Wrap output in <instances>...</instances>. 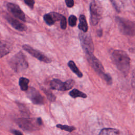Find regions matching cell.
<instances>
[{
    "label": "cell",
    "instance_id": "1",
    "mask_svg": "<svg viewBox=\"0 0 135 135\" xmlns=\"http://www.w3.org/2000/svg\"><path fill=\"white\" fill-rule=\"evenodd\" d=\"M111 59L117 69L124 75H127L130 66V60L123 51L115 50L111 54Z\"/></svg>",
    "mask_w": 135,
    "mask_h": 135
},
{
    "label": "cell",
    "instance_id": "2",
    "mask_svg": "<svg viewBox=\"0 0 135 135\" xmlns=\"http://www.w3.org/2000/svg\"><path fill=\"white\" fill-rule=\"evenodd\" d=\"M9 65L12 69L16 72L24 71L28 66L25 56L22 52H18L10 59Z\"/></svg>",
    "mask_w": 135,
    "mask_h": 135
},
{
    "label": "cell",
    "instance_id": "3",
    "mask_svg": "<svg viewBox=\"0 0 135 135\" xmlns=\"http://www.w3.org/2000/svg\"><path fill=\"white\" fill-rule=\"evenodd\" d=\"M115 20L118 28L122 34L130 36H134L135 31L134 22L120 17H117Z\"/></svg>",
    "mask_w": 135,
    "mask_h": 135
},
{
    "label": "cell",
    "instance_id": "4",
    "mask_svg": "<svg viewBox=\"0 0 135 135\" xmlns=\"http://www.w3.org/2000/svg\"><path fill=\"white\" fill-rule=\"evenodd\" d=\"M90 21L92 25H96L100 20L102 14V7L98 0H92L90 4Z\"/></svg>",
    "mask_w": 135,
    "mask_h": 135
},
{
    "label": "cell",
    "instance_id": "5",
    "mask_svg": "<svg viewBox=\"0 0 135 135\" xmlns=\"http://www.w3.org/2000/svg\"><path fill=\"white\" fill-rule=\"evenodd\" d=\"M86 32H80L79 33V40L81 45L85 53V54H93L94 51V45L91 35Z\"/></svg>",
    "mask_w": 135,
    "mask_h": 135
},
{
    "label": "cell",
    "instance_id": "6",
    "mask_svg": "<svg viewBox=\"0 0 135 135\" xmlns=\"http://www.w3.org/2000/svg\"><path fill=\"white\" fill-rule=\"evenodd\" d=\"M86 57L87 60L88 61L89 64L92 66V68L94 69L96 73L101 78H102L105 75V73L104 72V69L101 62L92 54H86Z\"/></svg>",
    "mask_w": 135,
    "mask_h": 135
},
{
    "label": "cell",
    "instance_id": "7",
    "mask_svg": "<svg viewBox=\"0 0 135 135\" xmlns=\"http://www.w3.org/2000/svg\"><path fill=\"white\" fill-rule=\"evenodd\" d=\"M23 49L26 51L27 52H28L29 54H30L32 56H34V57L36 58L38 60L46 63H49L51 62V60L50 59H49L48 57L45 56L43 53H42L41 52L39 51L38 50H35L31 46L25 44L23 45Z\"/></svg>",
    "mask_w": 135,
    "mask_h": 135
},
{
    "label": "cell",
    "instance_id": "8",
    "mask_svg": "<svg viewBox=\"0 0 135 135\" xmlns=\"http://www.w3.org/2000/svg\"><path fill=\"white\" fill-rule=\"evenodd\" d=\"M27 91V96L32 102L35 104H43L44 100L40 92L33 87L28 88Z\"/></svg>",
    "mask_w": 135,
    "mask_h": 135
},
{
    "label": "cell",
    "instance_id": "9",
    "mask_svg": "<svg viewBox=\"0 0 135 135\" xmlns=\"http://www.w3.org/2000/svg\"><path fill=\"white\" fill-rule=\"evenodd\" d=\"M18 126L24 131H33L35 129V125L32 119L29 118H19L17 120Z\"/></svg>",
    "mask_w": 135,
    "mask_h": 135
},
{
    "label": "cell",
    "instance_id": "10",
    "mask_svg": "<svg viewBox=\"0 0 135 135\" xmlns=\"http://www.w3.org/2000/svg\"><path fill=\"white\" fill-rule=\"evenodd\" d=\"M7 7L9 12L15 17L21 20L22 21L25 22L26 19L25 14L18 5L13 3H8L7 4Z\"/></svg>",
    "mask_w": 135,
    "mask_h": 135
},
{
    "label": "cell",
    "instance_id": "11",
    "mask_svg": "<svg viewBox=\"0 0 135 135\" xmlns=\"http://www.w3.org/2000/svg\"><path fill=\"white\" fill-rule=\"evenodd\" d=\"M6 18L8 23L15 29L20 31H25L26 30V26L17 20L8 15H7L6 16Z\"/></svg>",
    "mask_w": 135,
    "mask_h": 135
},
{
    "label": "cell",
    "instance_id": "12",
    "mask_svg": "<svg viewBox=\"0 0 135 135\" xmlns=\"http://www.w3.org/2000/svg\"><path fill=\"white\" fill-rule=\"evenodd\" d=\"M50 86L52 89L59 91H65L64 82L59 79H53L50 82Z\"/></svg>",
    "mask_w": 135,
    "mask_h": 135
},
{
    "label": "cell",
    "instance_id": "13",
    "mask_svg": "<svg viewBox=\"0 0 135 135\" xmlns=\"http://www.w3.org/2000/svg\"><path fill=\"white\" fill-rule=\"evenodd\" d=\"M11 51L8 44L4 41H0V58L8 54Z\"/></svg>",
    "mask_w": 135,
    "mask_h": 135
},
{
    "label": "cell",
    "instance_id": "14",
    "mask_svg": "<svg viewBox=\"0 0 135 135\" xmlns=\"http://www.w3.org/2000/svg\"><path fill=\"white\" fill-rule=\"evenodd\" d=\"M79 28L83 32H86L88 30V23L85 17L83 15H81L79 17Z\"/></svg>",
    "mask_w": 135,
    "mask_h": 135
},
{
    "label": "cell",
    "instance_id": "15",
    "mask_svg": "<svg viewBox=\"0 0 135 135\" xmlns=\"http://www.w3.org/2000/svg\"><path fill=\"white\" fill-rule=\"evenodd\" d=\"M68 65L70 69L73 71V72L79 78H82L83 76L82 73L81 72V71L76 66L75 63L73 61H70L68 62Z\"/></svg>",
    "mask_w": 135,
    "mask_h": 135
},
{
    "label": "cell",
    "instance_id": "16",
    "mask_svg": "<svg viewBox=\"0 0 135 135\" xmlns=\"http://www.w3.org/2000/svg\"><path fill=\"white\" fill-rule=\"evenodd\" d=\"M119 131L118 130L114 128H103L101 130L99 134L101 135H111V134H118Z\"/></svg>",
    "mask_w": 135,
    "mask_h": 135
},
{
    "label": "cell",
    "instance_id": "17",
    "mask_svg": "<svg viewBox=\"0 0 135 135\" xmlns=\"http://www.w3.org/2000/svg\"><path fill=\"white\" fill-rule=\"evenodd\" d=\"M69 95L73 98H76L78 97L86 98L87 97L86 94L76 89H73L72 91H71L69 93Z\"/></svg>",
    "mask_w": 135,
    "mask_h": 135
},
{
    "label": "cell",
    "instance_id": "18",
    "mask_svg": "<svg viewBox=\"0 0 135 135\" xmlns=\"http://www.w3.org/2000/svg\"><path fill=\"white\" fill-rule=\"evenodd\" d=\"M29 83V80L26 78L21 77L19 79V85L22 91H26L28 87V84Z\"/></svg>",
    "mask_w": 135,
    "mask_h": 135
},
{
    "label": "cell",
    "instance_id": "19",
    "mask_svg": "<svg viewBox=\"0 0 135 135\" xmlns=\"http://www.w3.org/2000/svg\"><path fill=\"white\" fill-rule=\"evenodd\" d=\"M56 127L57 128H59V129H61V130H65V131L69 132H72L73 131H74V130L76 129V128L73 126H67V125H62V124H57Z\"/></svg>",
    "mask_w": 135,
    "mask_h": 135
},
{
    "label": "cell",
    "instance_id": "20",
    "mask_svg": "<svg viewBox=\"0 0 135 135\" xmlns=\"http://www.w3.org/2000/svg\"><path fill=\"white\" fill-rule=\"evenodd\" d=\"M43 18L45 23L49 25H52L55 22V21L54 20L50 13L45 14L43 16Z\"/></svg>",
    "mask_w": 135,
    "mask_h": 135
},
{
    "label": "cell",
    "instance_id": "21",
    "mask_svg": "<svg viewBox=\"0 0 135 135\" xmlns=\"http://www.w3.org/2000/svg\"><path fill=\"white\" fill-rule=\"evenodd\" d=\"M64 90L65 91L70 90V89H72V88L73 87V86L75 84V81L73 80L70 79L68 80L65 82H64Z\"/></svg>",
    "mask_w": 135,
    "mask_h": 135
},
{
    "label": "cell",
    "instance_id": "22",
    "mask_svg": "<svg viewBox=\"0 0 135 135\" xmlns=\"http://www.w3.org/2000/svg\"><path fill=\"white\" fill-rule=\"evenodd\" d=\"M42 89L43 90V91H44V92L45 93V94H46L47 99L51 101H54L56 99V97L54 95H53L51 92H50V91L46 90V89H44L43 88H42Z\"/></svg>",
    "mask_w": 135,
    "mask_h": 135
},
{
    "label": "cell",
    "instance_id": "23",
    "mask_svg": "<svg viewBox=\"0 0 135 135\" xmlns=\"http://www.w3.org/2000/svg\"><path fill=\"white\" fill-rule=\"evenodd\" d=\"M76 21H77L76 17L73 15H71V16H70L68 19V22H69V25L72 27L75 26L76 24Z\"/></svg>",
    "mask_w": 135,
    "mask_h": 135
},
{
    "label": "cell",
    "instance_id": "24",
    "mask_svg": "<svg viewBox=\"0 0 135 135\" xmlns=\"http://www.w3.org/2000/svg\"><path fill=\"white\" fill-rule=\"evenodd\" d=\"M60 21V26L61 28L63 30L65 29L67 25V22H66V18L64 16L62 15Z\"/></svg>",
    "mask_w": 135,
    "mask_h": 135
},
{
    "label": "cell",
    "instance_id": "25",
    "mask_svg": "<svg viewBox=\"0 0 135 135\" xmlns=\"http://www.w3.org/2000/svg\"><path fill=\"white\" fill-rule=\"evenodd\" d=\"M102 79H103L107 83H108V84H111L112 83V78L111 77V76L108 74L105 73V75L103 76V77L102 78Z\"/></svg>",
    "mask_w": 135,
    "mask_h": 135
},
{
    "label": "cell",
    "instance_id": "26",
    "mask_svg": "<svg viewBox=\"0 0 135 135\" xmlns=\"http://www.w3.org/2000/svg\"><path fill=\"white\" fill-rule=\"evenodd\" d=\"M25 3L28 5L31 8H33L34 5V0H24Z\"/></svg>",
    "mask_w": 135,
    "mask_h": 135
},
{
    "label": "cell",
    "instance_id": "27",
    "mask_svg": "<svg viewBox=\"0 0 135 135\" xmlns=\"http://www.w3.org/2000/svg\"><path fill=\"white\" fill-rule=\"evenodd\" d=\"M20 110L21 111H22V113H25L26 115H29V112L28 111V110L25 107L23 106V105H20Z\"/></svg>",
    "mask_w": 135,
    "mask_h": 135
},
{
    "label": "cell",
    "instance_id": "28",
    "mask_svg": "<svg viewBox=\"0 0 135 135\" xmlns=\"http://www.w3.org/2000/svg\"><path fill=\"white\" fill-rule=\"evenodd\" d=\"M66 5L69 7H72L74 5V0H65Z\"/></svg>",
    "mask_w": 135,
    "mask_h": 135
},
{
    "label": "cell",
    "instance_id": "29",
    "mask_svg": "<svg viewBox=\"0 0 135 135\" xmlns=\"http://www.w3.org/2000/svg\"><path fill=\"white\" fill-rule=\"evenodd\" d=\"M12 133L15 134V135H22L23 133L21 132V131H18V130H12L11 131Z\"/></svg>",
    "mask_w": 135,
    "mask_h": 135
},
{
    "label": "cell",
    "instance_id": "30",
    "mask_svg": "<svg viewBox=\"0 0 135 135\" xmlns=\"http://www.w3.org/2000/svg\"><path fill=\"white\" fill-rule=\"evenodd\" d=\"M36 122H37V124L38 125V126H41L42 124V119L39 117V118H37V119H36Z\"/></svg>",
    "mask_w": 135,
    "mask_h": 135
},
{
    "label": "cell",
    "instance_id": "31",
    "mask_svg": "<svg viewBox=\"0 0 135 135\" xmlns=\"http://www.w3.org/2000/svg\"><path fill=\"white\" fill-rule=\"evenodd\" d=\"M97 34H98V35L99 36V37H101L102 36V31L101 30H99L97 31Z\"/></svg>",
    "mask_w": 135,
    "mask_h": 135
}]
</instances>
